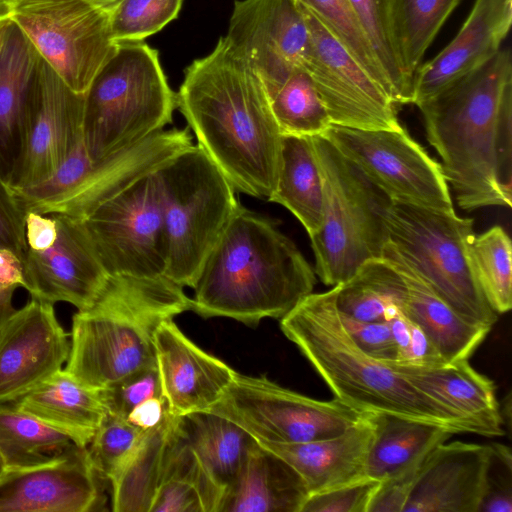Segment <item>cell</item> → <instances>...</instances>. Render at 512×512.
<instances>
[{
	"mask_svg": "<svg viewBox=\"0 0 512 512\" xmlns=\"http://www.w3.org/2000/svg\"><path fill=\"white\" fill-rule=\"evenodd\" d=\"M176 96L197 145L234 189L268 200L279 172L282 134L261 81L223 37L186 68Z\"/></svg>",
	"mask_w": 512,
	"mask_h": 512,
	"instance_id": "cell-1",
	"label": "cell"
},
{
	"mask_svg": "<svg viewBox=\"0 0 512 512\" xmlns=\"http://www.w3.org/2000/svg\"><path fill=\"white\" fill-rule=\"evenodd\" d=\"M463 210L512 204V56L491 59L417 105Z\"/></svg>",
	"mask_w": 512,
	"mask_h": 512,
	"instance_id": "cell-2",
	"label": "cell"
},
{
	"mask_svg": "<svg viewBox=\"0 0 512 512\" xmlns=\"http://www.w3.org/2000/svg\"><path fill=\"white\" fill-rule=\"evenodd\" d=\"M315 271L271 219L242 204L204 262L191 310L255 327L281 319L313 292Z\"/></svg>",
	"mask_w": 512,
	"mask_h": 512,
	"instance_id": "cell-3",
	"label": "cell"
},
{
	"mask_svg": "<svg viewBox=\"0 0 512 512\" xmlns=\"http://www.w3.org/2000/svg\"><path fill=\"white\" fill-rule=\"evenodd\" d=\"M280 328L347 406L480 435L473 423L420 391L390 363L363 352L344 329L330 290L306 296L280 319Z\"/></svg>",
	"mask_w": 512,
	"mask_h": 512,
	"instance_id": "cell-4",
	"label": "cell"
},
{
	"mask_svg": "<svg viewBox=\"0 0 512 512\" xmlns=\"http://www.w3.org/2000/svg\"><path fill=\"white\" fill-rule=\"evenodd\" d=\"M188 310L191 298L166 276L109 275L92 304L72 317L64 369L101 390L154 366L158 327Z\"/></svg>",
	"mask_w": 512,
	"mask_h": 512,
	"instance_id": "cell-5",
	"label": "cell"
},
{
	"mask_svg": "<svg viewBox=\"0 0 512 512\" xmlns=\"http://www.w3.org/2000/svg\"><path fill=\"white\" fill-rule=\"evenodd\" d=\"M177 96L158 51L143 41L117 44L85 94L83 141L92 161L115 154L173 121Z\"/></svg>",
	"mask_w": 512,
	"mask_h": 512,
	"instance_id": "cell-6",
	"label": "cell"
},
{
	"mask_svg": "<svg viewBox=\"0 0 512 512\" xmlns=\"http://www.w3.org/2000/svg\"><path fill=\"white\" fill-rule=\"evenodd\" d=\"M310 138L323 181V221L310 237L314 271L333 287L382 257L391 199L326 138Z\"/></svg>",
	"mask_w": 512,
	"mask_h": 512,
	"instance_id": "cell-7",
	"label": "cell"
},
{
	"mask_svg": "<svg viewBox=\"0 0 512 512\" xmlns=\"http://www.w3.org/2000/svg\"><path fill=\"white\" fill-rule=\"evenodd\" d=\"M156 175L167 250L166 277L193 288L241 203L232 184L198 145L174 156Z\"/></svg>",
	"mask_w": 512,
	"mask_h": 512,
	"instance_id": "cell-8",
	"label": "cell"
},
{
	"mask_svg": "<svg viewBox=\"0 0 512 512\" xmlns=\"http://www.w3.org/2000/svg\"><path fill=\"white\" fill-rule=\"evenodd\" d=\"M387 242L432 290L466 321L491 329L499 315L486 300L471 254L473 219L391 201L386 213Z\"/></svg>",
	"mask_w": 512,
	"mask_h": 512,
	"instance_id": "cell-9",
	"label": "cell"
},
{
	"mask_svg": "<svg viewBox=\"0 0 512 512\" xmlns=\"http://www.w3.org/2000/svg\"><path fill=\"white\" fill-rule=\"evenodd\" d=\"M234 422L256 441L304 443L340 435L361 413L338 399L317 400L284 388L265 376L236 373L207 411Z\"/></svg>",
	"mask_w": 512,
	"mask_h": 512,
	"instance_id": "cell-10",
	"label": "cell"
},
{
	"mask_svg": "<svg viewBox=\"0 0 512 512\" xmlns=\"http://www.w3.org/2000/svg\"><path fill=\"white\" fill-rule=\"evenodd\" d=\"M10 18L64 83L86 94L117 48L111 13L87 0H13Z\"/></svg>",
	"mask_w": 512,
	"mask_h": 512,
	"instance_id": "cell-11",
	"label": "cell"
},
{
	"mask_svg": "<svg viewBox=\"0 0 512 512\" xmlns=\"http://www.w3.org/2000/svg\"><path fill=\"white\" fill-rule=\"evenodd\" d=\"M79 221L108 275L166 276L167 250L156 171Z\"/></svg>",
	"mask_w": 512,
	"mask_h": 512,
	"instance_id": "cell-12",
	"label": "cell"
},
{
	"mask_svg": "<svg viewBox=\"0 0 512 512\" xmlns=\"http://www.w3.org/2000/svg\"><path fill=\"white\" fill-rule=\"evenodd\" d=\"M321 135L391 201L454 210L441 164L404 128L373 130L332 124Z\"/></svg>",
	"mask_w": 512,
	"mask_h": 512,
	"instance_id": "cell-13",
	"label": "cell"
},
{
	"mask_svg": "<svg viewBox=\"0 0 512 512\" xmlns=\"http://www.w3.org/2000/svg\"><path fill=\"white\" fill-rule=\"evenodd\" d=\"M309 30L302 67L311 76L331 123L360 129L403 128L398 104L326 28L300 5Z\"/></svg>",
	"mask_w": 512,
	"mask_h": 512,
	"instance_id": "cell-14",
	"label": "cell"
},
{
	"mask_svg": "<svg viewBox=\"0 0 512 512\" xmlns=\"http://www.w3.org/2000/svg\"><path fill=\"white\" fill-rule=\"evenodd\" d=\"M223 38L259 78L269 98L302 67L309 30L296 0H237Z\"/></svg>",
	"mask_w": 512,
	"mask_h": 512,
	"instance_id": "cell-15",
	"label": "cell"
},
{
	"mask_svg": "<svg viewBox=\"0 0 512 512\" xmlns=\"http://www.w3.org/2000/svg\"><path fill=\"white\" fill-rule=\"evenodd\" d=\"M85 94L70 89L42 59L32 83L25 148L8 186L23 188L49 176L83 138Z\"/></svg>",
	"mask_w": 512,
	"mask_h": 512,
	"instance_id": "cell-16",
	"label": "cell"
},
{
	"mask_svg": "<svg viewBox=\"0 0 512 512\" xmlns=\"http://www.w3.org/2000/svg\"><path fill=\"white\" fill-rule=\"evenodd\" d=\"M69 334L54 304L31 297L0 328V403L22 396L63 368Z\"/></svg>",
	"mask_w": 512,
	"mask_h": 512,
	"instance_id": "cell-17",
	"label": "cell"
},
{
	"mask_svg": "<svg viewBox=\"0 0 512 512\" xmlns=\"http://www.w3.org/2000/svg\"><path fill=\"white\" fill-rule=\"evenodd\" d=\"M55 214L58 235L48 249H29L23 260V288L37 299L89 307L108 274L79 220Z\"/></svg>",
	"mask_w": 512,
	"mask_h": 512,
	"instance_id": "cell-18",
	"label": "cell"
},
{
	"mask_svg": "<svg viewBox=\"0 0 512 512\" xmlns=\"http://www.w3.org/2000/svg\"><path fill=\"white\" fill-rule=\"evenodd\" d=\"M100 480L86 447L51 464L7 470L0 478V512L102 510Z\"/></svg>",
	"mask_w": 512,
	"mask_h": 512,
	"instance_id": "cell-19",
	"label": "cell"
},
{
	"mask_svg": "<svg viewBox=\"0 0 512 512\" xmlns=\"http://www.w3.org/2000/svg\"><path fill=\"white\" fill-rule=\"evenodd\" d=\"M162 395L171 415L208 411L224 394L236 371L191 341L173 319L155 334Z\"/></svg>",
	"mask_w": 512,
	"mask_h": 512,
	"instance_id": "cell-20",
	"label": "cell"
},
{
	"mask_svg": "<svg viewBox=\"0 0 512 512\" xmlns=\"http://www.w3.org/2000/svg\"><path fill=\"white\" fill-rule=\"evenodd\" d=\"M191 145L188 128L164 129L115 154L92 161L77 185L46 214L60 213L82 220L99 205L157 171Z\"/></svg>",
	"mask_w": 512,
	"mask_h": 512,
	"instance_id": "cell-21",
	"label": "cell"
},
{
	"mask_svg": "<svg viewBox=\"0 0 512 512\" xmlns=\"http://www.w3.org/2000/svg\"><path fill=\"white\" fill-rule=\"evenodd\" d=\"M512 24V0H475L452 41L416 71L411 103L416 106L480 67L501 49Z\"/></svg>",
	"mask_w": 512,
	"mask_h": 512,
	"instance_id": "cell-22",
	"label": "cell"
},
{
	"mask_svg": "<svg viewBox=\"0 0 512 512\" xmlns=\"http://www.w3.org/2000/svg\"><path fill=\"white\" fill-rule=\"evenodd\" d=\"M487 445L443 442L422 462L403 512H477Z\"/></svg>",
	"mask_w": 512,
	"mask_h": 512,
	"instance_id": "cell-23",
	"label": "cell"
},
{
	"mask_svg": "<svg viewBox=\"0 0 512 512\" xmlns=\"http://www.w3.org/2000/svg\"><path fill=\"white\" fill-rule=\"evenodd\" d=\"M382 257L404 281L401 312L422 329L446 363L468 360L491 329L474 325L453 311L388 242Z\"/></svg>",
	"mask_w": 512,
	"mask_h": 512,
	"instance_id": "cell-24",
	"label": "cell"
},
{
	"mask_svg": "<svg viewBox=\"0 0 512 512\" xmlns=\"http://www.w3.org/2000/svg\"><path fill=\"white\" fill-rule=\"evenodd\" d=\"M390 364L427 396L473 423L480 435L504 434L494 382L476 371L468 360L434 366Z\"/></svg>",
	"mask_w": 512,
	"mask_h": 512,
	"instance_id": "cell-25",
	"label": "cell"
},
{
	"mask_svg": "<svg viewBox=\"0 0 512 512\" xmlns=\"http://www.w3.org/2000/svg\"><path fill=\"white\" fill-rule=\"evenodd\" d=\"M374 426L370 414L344 433L304 443L258 442L291 465L309 493L325 491L365 477Z\"/></svg>",
	"mask_w": 512,
	"mask_h": 512,
	"instance_id": "cell-26",
	"label": "cell"
},
{
	"mask_svg": "<svg viewBox=\"0 0 512 512\" xmlns=\"http://www.w3.org/2000/svg\"><path fill=\"white\" fill-rule=\"evenodd\" d=\"M40 58L12 21L0 51V178L6 184L25 148L29 97Z\"/></svg>",
	"mask_w": 512,
	"mask_h": 512,
	"instance_id": "cell-27",
	"label": "cell"
},
{
	"mask_svg": "<svg viewBox=\"0 0 512 512\" xmlns=\"http://www.w3.org/2000/svg\"><path fill=\"white\" fill-rule=\"evenodd\" d=\"M309 494L298 472L256 441L218 512H301Z\"/></svg>",
	"mask_w": 512,
	"mask_h": 512,
	"instance_id": "cell-28",
	"label": "cell"
},
{
	"mask_svg": "<svg viewBox=\"0 0 512 512\" xmlns=\"http://www.w3.org/2000/svg\"><path fill=\"white\" fill-rule=\"evenodd\" d=\"M10 402L81 447H87L107 415L98 391L64 368Z\"/></svg>",
	"mask_w": 512,
	"mask_h": 512,
	"instance_id": "cell-29",
	"label": "cell"
},
{
	"mask_svg": "<svg viewBox=\"0 0 512 512\" xmlns=\"http://www.w3.org/2000/svg\"><path fill=\"white\" fill-rule=\"evenodd\" d=\"M374 426L364 476L385 481L417 468L441 443L450 429L393 414H370Z\"/></svg>",
	"mask_w": 512,
	"mask_h": 512,
	"instance_id": "cell-30",
	"label": "cell"
},
{
	"mask_svg": "<svg viewBox=\"0 0 512 512\" xmlns=\"http://www.w3.org/2000/svg\"><path fill=\"white\" fill-rule=\"evenodd\" d=\"M178 430L224 495L256 440L229 419L207 411L180 417Z\"/></svg>",
	"mask_w": 512,
	"mask_h": 512,
	"instance_id": "cell-31",
	"label": "cell"
},
{
	"mask_svg": "<svg viewBox=\"0 0 512 512\" xmlns=\"http://www.w3.org/2000/svg\"><path fill=\"white\" fill-rule=\"evenodd\" d=\"M287 208L309 237L323 221V181L310 136L282 135L276 186L268 199Z\"/></svg>",
	"mask_w": 512,
	"mask_h": 512,
	"instance_id": "cell-32",
	"label": "cell"
},
{
	"mask_svg": "<svg viewBox=\"0 0 512 512\" xmlns=\"http://www.w3.org/2000/svg\"><path fill=\"white\" fill-rule=\"evenodd\" d=\"M179 418L169 413L158 426L142 433L110 480L114 512L150 511Z\"/></svg>",
	"mask_w": 512,
	"mask_h": 512,
	"instance_id": "cell-33",
	"label": "cell"
},
{
	"mask_svg": "<svg viewBox=\"0 0 512 512\" xmlns=\"http://www.w3.org/2000/svg\"><path fill=\"white\" fill-rule=\"evenodd\" d=\"M222 498L177 423L149 512H218Z\"/></svg>",
	"mask_w": 512,
	"mask_h": 512,
	"instance_id": "cell-34",
	"label": "cell"
},
{
	"mask_svg": "<svg viewBox=\"0 0 512 512\" xmlns=\"http://www.w3.org/2000/svg\"><path fill=\"white\" fill-rule=\"evenodd\" d=\"M339 313L365 322H388L401 312L405 284L393 265L380 257L362 264L330 289Z\"/></svg>",
	"mask_w": 512,
	"mask_h": 512,
	"instance_id": "cell-35",
	"label": "cell"
},
{
	"mask_svg": "<svg viewBox=\"0 0 512 512\" xmlns=\"http://www.w3.org/2000/svg\"><path fill=\"white\" fill-rule=\"evenodd\" d=\"M65 434L49 427L11 402L0 403V452L7 470L51 464L80 450Z\"/></svg>",
	"mask_w": 512,
	"mask_h": 512,
	"instance_id": "cell-36",
	"label": "cell"
},
{
	"mask_svg": "<svg viewBox=\"0 0 512 512\" xmlns=\"http://www.w3.org/2000/svg\"><path fill=\"white\" fill-rule=\"evenodd\" d=\"M460 1L387 0L398 57L412 83L427 49Z\"/></svg>",
	"mask_w": 512,
	"mask_h": 512,
	"instance_id": "cell-37",
	"label": "cell"
},
{
	"mask_svg": "<svg viewBox=\"0 0 512 512\" xmlns=\"http://www.w3.org/2000/svg\"><path fill=\"white\" fill-rule=\"evenodd\" d=\"M269 101L282 135H321L332 125L316 86L303 67L296 68Z\"/></svg>",
	"mask_w": 512,
	"mask_h": 512,
	"instance_id": "cell-38",
	"label": "cell"
},
{
	"mask_svg": "<svg viewBox=\"0 0 512 512\" xmlns=\"http://www.w3.org/2000/svg\"><path fill=\"white\" fill-rule=\"evenodd\" d=\"M474 270L481 290L498 314L512 307V247L507 232L493 226L474 236L471 245Z\"/></svg>",
	"mask_w": 512,
	"mask_h": 512,
	"instance_id": "cell-39",
	"label": "cell"
},
{
	"mask_svg": "<svg viewBox=\"0 0 512 512\" xmlns=\"http://www.w3.org/2000/svg\"><path fill=\"white\" fill-rule=\"evenodd\" d=\"M355 17L390 84L398 105L410 104L412 82L406 77L395 46L387 0H349Z\"/></svg>",
	"mask_w": 512,
	"mask_h": 512,
	"instance_id": "cell-40",
	"label": "cell"
},
{
	"mask_svg": "<svg viewBox=\"0 0 512 512\" xmlns=\"http://www.w3.org/2000/svg\"><path fill=\"white\" fill-rule=\"evenodd\" d=\"M296 1L338 40L359 65L394 100L387 77L355 17L349 0Z\"/></svg>",
	"mask_w": 512,
	"mask_h": 512,
	"instance_id": "cell-41",
	"label": "cell"
},
{
	"mask_svg": "<svg viewBox=\"0 0 512 512\" xmlns=\"http://www.w3.org/2000/svg\"><path fill=\"white\" fill-rule=\"evenodd\" d=\"M91 163L82 138L49 176L29 186L10 189L25 215L29 212L46 214L54 203L77 185Z\"/></svg>",
	"mask_w": 512,
	"mask_h": 512,
	"instance_id": "cell-42",
	"label": "cell"
},
{
	"mask_svg": "<svg viewBox=\"0 0 512 512\" xmlns=\"http://www.w3.org/2000/svg\"><path fill=\"white\" fill-rule=\"evenodd\" d=\"M183 0H122L110 15L116 44L138 42L159 32L174 20Z\"/></svg>",
	"mask_w": 512,
	"mask_h": 512,
	"instance_id": "cell-43",
	"label": "cell"
},
{
	"mask_svg": "<svg viewBox=\"0 0 512 512\" xmlns=\"http://www.w3.org/2000/svg\"><path fill=\"white\" fill-rule=\"evenodd\" d=\"M143 432L124 418L106 415L86 447L89 461L101 480L110 482Z\"/></svg>",
	"mask_w": 512,
	"mask_h": 512,
	"instance_id": "cell-44",
	"label": "cell"
},
{
	"mask_svg": "<svg viewBox=\"0 0 512 512\" xmlns=\"http://www.w3.org/2000/svg\"><path fill=\"white\" fill-rule=\"evenodd\" d=\"M477 512H512V454L510 449L501 443L487 445Z\"/></svg>",
	"mask_w": 512,
	"mask_h": 512,
	"instance_id": "cell-45",
	"label": "cell"
},
{
	"mask_svg": "<svg viewBox=\"0 0 512 512\" xmlns=\"http://www.w3.org/2000/svg\"><path fill=\"white\" fill-rule=\"evenodd\" d=\"M97 391L107 414L124 419L144 400L163 396L157 364L136 371Z\"/></svg>",
	"mask_w": 512,
	"mask_h": 512,
	"instance_id": "cell-46",
	"label": "cell"
},
{
	"mask_svg": "<svg viewBox=\"0 0 512 512\" xmlns=\"http://www.w3.org/2000/svg\"><path fill=\"white\" fill-rule=\"evenodd\" d=\"M380 481L362 477L343 485L311 493L301 512H367Z\"/></svg>",
	"mask_w": 512,
	"mask_h": 512,
	"instance_id": "cell-47",
	"label": "cell"
},
{
	"mask_svg": "<svg viewBox=\"0 0 512 512\" xmlns=\"http://www.w3.org/2000/svg\"><path fill=\"white\" fill-rule=\"evenodd\" d=\"M397 348L395 363L434 366L446 363L431 341L402 312L388 321Z\"/></svg>",
	"mask_w": 512,
	"mask_h": 512,
	"instance_id": "cell-48",
	"label": "cell"
},
{
	"mask_svg": "<svg viewBox=\"0 0 512 512\" xmlns=\"http://www.w3.org/2000/svg\"><path fill=\"white\" fill-rule=\"evenodd\" d=\"M339 317L350 338L363 352L382 362L397 361V348L388 322L358 321L341 313Z\"/></svg>",
	"mask_w": 512,
	"mask_h": 512,
	"instance_id": "cell-49",
	"label": "cell"
},
{
	"mask_svg": "<svg viewBox=\"0 0 512 512\" xmlns=\"http://www.w3.org/2000/svg\"><path fill=\"white\" fill-rule=\"evenodd\" d=\"M25 217L10 187L0 178V248L12 251L22 262L28 250Z\"/></svg>",
	"mask_w": 512,
	"mask_h": 512,
	"instance_id": "cell-50",
	"label": "cell"
},
{
	"mask_svg": "<svg viewBox=\"0 0 512 512\" xmlns=\"http://www.w3.org/2000/svg\"><path fill=\"white\" fill-rule=\"evenodd\" d=\"M419 467L420 465L401 476L381 481L367 512H403Z\"/></svg>",
	"mask_w": 512,
	"mask_h": 512,
	"instance_id": "cell-51",
	"label": "cell"
},
{
	"mask_svg": "<svg viewBox=\"0 0 512 512\" xmlns=\"http://www.w3.org/2000/svg\"><path fill=\"white\" fill-rule=\"evenodd\" d=\"M28 248L41 251L51 247L57 239L58 222L55 214L29 212L25 217Z\"/></svg>",
	"mask_w": 512,
	"mask_h": 512,
	"instance_id": "cell-52",
	"label": "cell"
},
{
	"mask_svg": "<svg viewBox=\"0 0 512 512\" xmlns=\"http://www.w3.org/2000/svg\"><path fill=\"white\" fill-rule=\"evenodd\" d=\"M169 413L165 398L155 396L134 407L125 419L139 430L147 431L158 426Z\"/></svg>",
	"mask_w": 512,
	"mask_h": 512,
	"instance_id": "cell-53",
	"label": "cell"
},
{
	"mask_svg": "<svg viewBox=\"0 0 512 512\" xmlns=\"http://www.w3.org/2000/svg\"><path fill=\"white\" fill-rule=\"evenodd\" d=\"M23 288V262L12 251L0 248V292Z\"/></svg>",
	"mask_w": 512,
	"mask_h": 512,
	"instance_id": "cell-54",
	"label": "cell"
},
{
	"mask_svg": "<svg viewBox=\"0 0 512 512\" xmlns=\"http://www.w3.org/2000/svg\"><path fill=\"white\" fill-rule=\"evenodd\" d=\"M15 291L0 292V328L8 317L15 311L12 298Z\"/></svg>",
	"mask_w": 512,
	"mask_h": 512,
	"instance_id": "cell-55",
	"label": "cell"
},
{
	"mask_svg": "<svg viewBox=\"0 0 512 512\" xmlns=\"http://www.w3.org/2000/svg\"><path fill=\"white\" fill-rule=\"evenodd\" d=\"M10 13L0 14V51L3 46L7 30L11 24Z\"/></svg>",
	"mask_w": 512,
	"mask_h": 512,
	"instance_id": "cell-56",
	"label": "cell"
},
{
	"mask_svg": "<svg viewBox=\"0 0 512 512\" xmlns=\"http://www.w3.org/2000/svg\"><path fill=\"white\" fill-rule=\"evenodd\" d=\"M96 6L112 13V11L122 2V0H87Z\"/></svg>",
	"mask_w": 512,
	"mask_h": 512,
	"instance_id": "cell-57",
	"label": "cell"
},
{
	"mask_svg": "<svg viewBox=\"0 0 512 512\" xmlns=\"http://www.w3.org/2000/svg\"><path fill=\"white\" fill-rule=\"evenodd\" d=\"M13 0H0V14L9 12Z\"/></svg>",
	"mask_w": 512,
	"mask_h": 512,
	"instance_id": "cell-58",
	"label": "cell"
},
{
	"mask_svg": "<svg viewBox=\"0 0 512 512\" xmlns=\"http://www.w3.org/2000/svg\"><path fill=\"white\" fill-rule=\"evenodd\" d=\"M6 471H7V467H6L5 461L3 459V456L0 452V478L6 473Z\"/></svg>",
	"mask_w": 512,
	"mask_h": 512,
	"instance_id": "cell-59",
	"label": "cell"
}]
</instances>
